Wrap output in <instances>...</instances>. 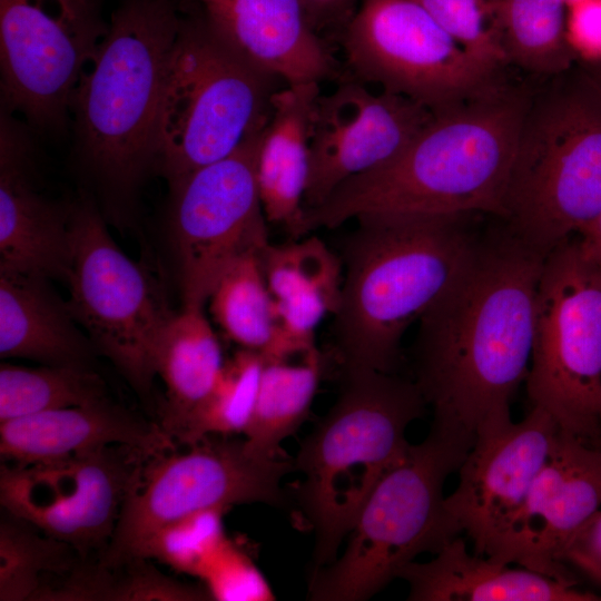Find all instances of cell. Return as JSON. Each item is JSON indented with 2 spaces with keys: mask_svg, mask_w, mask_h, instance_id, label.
Listing matches in <instances>:
<instances>
[{
  "mask_svg": "<svg viewBox=\"0 0 601 601\" xmlns=\"http://www.w3.org/2000/svg\"><path fill=\"white\" fill-rule=\"evenodd\" d=\"M264 357L239 348L224 361L209 393L189 415L178 442L191 445L209 435L245 432L256 402Z\"/></svg>",
  "mask_w": 601,
  "mask_h": 601,
  "instance_id": "obj_31",
  "label": "cell"
},
{
  "mask_svg": "<svg viewBox=\"0 0 601 601\" xmlns=\"http://www.w3.org/2000/svg\"><path fill=\"white\" fill-rule=\"evenodd\" d=\"M180 0H120L75 90L72 157L109 213L155 173L161 92Z\"/></svg>",
  "mask_w": 601,
  "mask_h": 601,
  "instance_id": "obj_3",
  "label": "cell"
},
{
  "mask_svg": "<svg viewBox=\"0 0 601 601\" xmlns=\"http://www.w3.org/2000/svg\"><path fill=\"white\" fill-rule=\"evenodd\" d=\"M313 30L319 33L331 27L344 26L362 0H299Z\"/></svg>",
  "mask_w": 601,
  "mask_h": 601,
  "instance_id": "obj_39",
  "label": "cell"
},
{
  "mask_svg": "<svg viewBox=\"0 0 601 601\" xmlns=\"http://www.w3.org/2000/svg\"><path fill=\"white\" fill-rule=\"evenodd\" d=\"M213 600L270 601L275 595L252 559L228 539L200 578Z\"/></svg>",
  "mask_w": 601,
  "mask_h": 601,
  "instance_id": "obj_36",
  "label": "cell"
},
{
  "mask_svg": "<svg viewBox=\"0 0 601 601\" xmlns=\"http://www.w3.org/2000/svg\"><path fill=\"white\" fill-rule=\"evenodd\" d=\"M560 426L543 408L532 406L514 423L511 417L482 426L459 467V483L445 506L484 555L524 502L550 457Z\"/></svg>",
  "mask_w": 601,
  "mask_h": 601,
  "instance_id": "obj_18",
  "label": "cell"
},
{
  "mask_svg": "<svg viewBox=\"0 0 601 601\" xmlns=\"http://www.w3.org/2000/svg\"><path fill=\"white\" fill-rule=\"evenodd\" d=\"M530 93L497 81L433 117L394 159L305 210L307 231L364 215L487 214L504 220Z\"/></svg>",
  "mask_w": 601,
  "mask_h": 601,
  "instance_id": "obj_2",
  "label": "cell"
},
{
  "mask_svg": "<svg viewBox=\"0 0 601 601\" xmlns=\"http://www.w3.org/2000/svg\"><path fill=\"white\" fill-rule=\"evenodd\" d=\"M105 398V382L91 368L0 365V422Z\"/></svg>",
  "mask_w": 601,
  "mask_h": 601,
  "instance_id": "obj_30",
  "label": "cell"
},
{
  "mask_svg": "<svg viewBox=\"0 0 601 601\" xmlns=\"http://www.w3.org/2000/svg\"><path fill=\"white\" fill-rule=\"evenodd\" d=\"M264 127L225 158L169 188L183 307L203 308L239 257L269 243L257 185Z\"/></svg>",
  "mask_w": 601,
  "mask_h": 601,
  "instance_id": "obj_14",
  "label": "cell"
},
{
  "mask_svg": "<svg viewBox=\"0 0 601 601\" xmlns=\"http://www.w3.org/2000/svg\"><path fill=\"white\" fill-rule=\"evenodd\" d=\"M114 445L155 456L174 443L159 424L108 398L0 422V456L9 465L23 466Z\"/></svg>",
  "mask_w": 601,
  "mask_h": 601,
  "instance_id": "obj_21",
  "label": "cell"
},
{
  "mask_svg": "<svg viewBox=\"0 0 601 601\" xmlns=\"http://www.w3.org/2000/svg\"><path fill=\"white\" fill-rule=\"evenodd\" d=\"M525 383L532 406L560 428L588 442L601 435V284L575 239L545 257Z\"/></svg>",
  "mask_w": 601,
  "mask_h": 601,
  "instance_id": "obj_10",
  "label": "cell"
},
{
  "mask_svg": "<svg viewBox=\"0 0 601 601\" xmlns=\"http://www.w3.org/2000/svg\"><path fill=\"white\" fill-rule=\"evenodd\" d=\"M214 30L244 58L286 85L318 82L334 60L299 0H195Z\"/></svg>",
  "mask_w": 601,
  "mask_h": 601,
  "instance_id": "obj_20",
  "label": "cell"
},
{
  "mask_svg": "<svg viewBox=\"0 0 601 601\" xmlns=\"http://www.w3.org/2000/svg\"><path fill=\"white\" fill-rule=\"evenodd\" d=\"M264 359L256 402L244 432L247 449L257 456H286L282 442L307 418L323 373V356L317 347L298 363Z\"/></svg>",
  "mask_w": 601,
  "mask_h": 601,
  "instance_id": "obj_26",
  "label": "cell"
},
{
  "mask_svg": "<svg viewBox=\"0 0 601 601\" xmlns=\"http://www.w3.org/2000/svg\"><path fill=\"white\" fill-rule=\"evenodd\" d=\"M149 457L139 450L114 445L23 466L1 463V506L72 545L82 558H98Z\"/></svg>",
  "mask_w": 601,
  "mask_h": 601,
  "instance_id": "obj_15",
  "label": "cell"
},
{
  "mask_svg": "<svg viewBox=\"0 0 601 601\" xmlns=\"http://www.w3.org/2000/svg\"><path fill=\"white\" fill-rule=\"evenodd\" d=\"M601 509V449L562 428L524 502L484 555L575 581L561 558L581 526Z\"/></svg>",
  "mask_w": 601,
  "mask_h": 601,
  "instance_id": "obj_17",
  "label": "cell"
},
{
  "mask_svg": "<svg viewBox=\"0 0 601 601\" xmlns=\"http://www.w3.org/2000/svg\"><path fill=\"white\" fill-rule=\"evenodd\" d=\"M259 253L239 257L220 277L207 302L226 337L239 348L266 357L275 339L276 321Z\"/></svg>",
  "mask_w": 601,
  "mask_h": 601,
  "instance_id": "obj_29",
  "label": "cell"
},
{
  "mask_svg": "<svg viewBox=\"0 0 601 601\" xmlns=\"http://www.w3.org/2000/svg\"><path fill=\"white\" fill-rule=\"evenodd\" d=\"M259 258L273 299L342 289V260L316 236L268 243Z\"/></svg>",
  "mask_w": 601,
  "mask_h": 601,
  "instance_id": "obj_32",
  "label": "cell"
},
{
  "mask_svg": "<svg viewBox=\"0 0 601 601\" xmlns=\"http://www.w3.org/2000/svg\"><path fill=\"white\" fill-rule=\"evenodd\" d=\"M601 211V81L584 66L531 95L504 223L549 255Z\"/></svg>",
  "mask_w": 601,
  "mask_h": 601,
  "instance_id": "obj_6",
  "label": "cell"
},
{
  "mask_svg": "<svg viewBox=\"0 0 601 601\" xmlns=\"http://www.w3.org/2000/svg\"><path fill=\"white\" fill-rule=\"evenodd\" d=\"M475 441L462 428L432 423L382 476L348 533L342 556L313 571L309 599L372 598L422 553H437L462 530L445 506L443 487Z\"/></svg>",
  "mask_w": 601,
  "mask_h": 601,
  "instance_id": "obj_7",
  "label": "cell"
},
{
  "mask_svg": "<svg viewBox=\"0 0 601 601\" xmlns=\"http://www.w3.org/2000/svg\"><path fill=\"white\" fill-rule=\"evenodd\" d=\"M329 411L294 461L298 519L315 534L314 570L335 561L375 485L406 452L407 426L427 405L413 380L396 373H344Z\"/></svg>",
  "mask_w": 601,
  "mask_h": 601,
  "instance_id": "obj_5",
  "label": "cell"
},
{
  "mask_svg": "<svg viewBox=\"0 0 601 601\" xmlns=\"http://www.w3.org/2000/svg\"><path fill=\"white\" fill-rule=\"evenodd\" d=\"M575 243L582 262L601 284V211L579 233Z\"/></svg>",
  "mask_w": 601,
  "mask_h": 601,
  "instance_id": "obj_40",
  "label": "cell"
},
{
  "mask_svg": "<svg viewBox=\"0 0 601 601\" xmlns=\"http://www.w3.org/2000/svg\"><path fill=\"white\" fill-rule=\"evenodd\" d=\"M433 114L406 97L372 92L354 78L319 93L311 116L305 209L322 204L347 179L394 159Z\"/></svg>",
  "mask_w": 601,
  "mask_h": 601,
  "instance_id": "obj_16",
  "label": "cell"
},
{
  "mask_svg": "<svg viewBox=\"0 0 601 601\" xmlns=\"http://www.w3.org/2000/svg\"><path fill=\"white\" fill-rule=\"evenodd\" d=\"M225 511H199L158 529L135 558L156 560L178 572L201 578L227 540L223 529Z\"/></svg>",
  "mask_w": 601,
  "mask_h": 601,
  "instance_id": "obj_33",
  "label": "cell"
},
{
  "mask_svg": "<svg viewBox=\"0 0 601 601\" xmlns=\"http://www.w3.org/2000/svg\"><path fill=\"white\" fill-rule=\"evenodd\" d=\"M566 3V7L579 1V0H563Z\"/></svg>",
  "mask_w": 601,
  "mask_h": 601,
  "instance_id": "obj_43",
  "label": "cell"
},
{
  "mask_svg": "<svg viewBox=\"0 0 601 601\" xmlns=\"http://www.w3.org/2000/svg\"><path fill=\"white\" fill-rule=\"evenodd\" d=\"M473 214L364 215L342 248L343 282L333 315L344 373H396L401 342L447 287L479 234Z\"/></svg>",
  "mask_w": 601,
  "mask_h": 601,
  "instance_id": "obj_4",
  "label": "cell"
},
{
  "mask_svg": "<svg viewBox=\"0 0 601 601\" xmlns=\"http://www.w3.org/2000/svg\"><path fill=\"white\" fill-rule=\"evenodd\" d=\"M566 39L582 62L601 60V0H579L568 6Z\"/></svg>",
  "mask_w": 601,
  "mask_h": 601,
  "instance_id": "obj_37",
  "label": "cell"
},
{
  "mask_svg": "<svg viewBox=\"0 0 601 601\" xmlns=\"http://www.w3.org/2000/svg\"><path fill=\"white\" fill-rule=\"evenodd\" d=\"M0 519V600L43 601L85 558L3 510Z\"/></svg>",
  "mask_w": 601,
  "mask_h": 601,
  "instance_id": "obj_27",
  "label": "cell"
},
{
  "mask_svg": "<svg viewBox=\"0 0 601 601\" xmlns=\"http://www.w3.org/2000/svg\"><path fill=\"white\" fill-rule=\"evenodd\" d=\"M318 82L277 89L264 127L257 159V185L268 223L297 239L308 233L304 197L309 173V128Z\"/></svg>",
  "mask_w": 601,
  "mask_h": 601,
  "instance_id": "obj_23",
  "label": "cell"
},
{
  "mask_svg": "<svg viewBox=\"0 0 601 601\" xmlns=\"http://www.w3.org/2000/svg\"><path fill=\"white\" fill-rule=\"evenodd\" d=\"M583 66L601 81V60L595 62H582Z\"/></svg>",
  "mask_w": 601,
  "mask_h": 601,
  "instance_id": "obj_41",
  "label": "cell"
},
{
  "mask_svg": "<svg viewBox=\"0 0 601 601\" xmlns=\"http://www.w3.org/2000/svg\"><path fill=\"white\" fill-rule=\"evenodd\" d=\"M343 29L354 79L380 85L432 111L496 81L497 71L466 52L414 0H362Z\"/></svg>",
  "mask_w": 601,
  "mask_h": 601,
  "instance_id": "obj_12",
  "label": "cell"
},
{
  "mask_svg": "<svg viewBox=\"0 0 601 601\" xmlns=\"http://www.w3.org/2000/svg\"><path fill=\"white\" fill-rule=\"evenodd\" d=\"M33 134L0 106V272L67 283L75 203L42 191Z\"/></svg>",
  "mask_w": 601,
  "mask_h": 601,
  "instance_id": "obj_19",
  "label": "cell"
},
{
  "mask_svg": "<svg viewBox=\"0 0 601 601\" xmlns=\"http://www.w3.org/2000/svg\"><path fill=\"white\" fill-rule=\"evenodd\" d=\"M277 77L228 45L195 0H180L158 119L155 173L171 188L264 127Z\"/></svg>",
  "mask_w": 601,
  "mask_h": 601,
  "instance_id": "obj_8",
  "label": "cell"
},
{
  "mask_svg": "<svg viewBox=\"0 0 601 601\" xmlns=\"http://www.w3.org/2000/svg\"><path fill=\"white\" fill-rule=\"evenodd\" d=\"M67 300L98 353L108 357L142 396L156 376L160 336L176 314L161 282L129 258L110 237L97 204L75 203Z\"/></svg>",
  "mask_w": 601,
  "mask_h": 601,
  "instance_id": "obj_9",
  "label": "cell"
},
{
  "mask_svg": "<svg viewBox=\"0 0 601 601\" xmlns=\"http://www.w3.org/2000/svg\"><path fill=\"white\" fill-rule=\"evenodd\" d=\"M98 353L49 279L0 272V356L90 368Z\"/></svg>",
  "mask_w": 601,
  "mask_h": 601,
  "instance_id": "obj_24",
  "label": "cell"
},
{
  "mask_svg": "<svg viewBox=\"0 0 601 601\" xmlns=\"http://www.w3.org/2000/svg\"><path fill=\"white\" fill-rule=\"evenodd\" d=\"M104 0H0L1 102L35 131L61 129L108 30Z\"/></svg>",
  "mask_w": 601,
  "mask_h": 601,
  "instance_id": "obj_13",
  "label": "cell"
},
{
  "mask_svg": "<svg viewBox=\"0 0 601 601\" xmlns=\"http://www.w3.org/2000/svg\"><path fill=\"white\" fill-rule=\"evenodd\" d=\"M472 57L497 71L509 59L495 0H414Z\"/></svg>",
  "mask_w": 601,
  "mask_h": 601,
  "instance_id": "obj_34",
  "label": "cell"
},
{
  "mask_svg": "<svg viewBox=\"0 0 601 601\" xmlns=\"http://www.w3.org/2000/svg\"><path fill=\"white\" fill-rule=\"evenodd\" d=\"M224 359L220 345L203 308L181 307L158 342L154 365L166 387L160 428L174 443L215 384Z\"/></svg>",
  "mask_w": 601,
  "mask_h": 601,
  "instance_id": "obj_25",
  "label": "cell"
},
{
  "mask_svg": "<svg viewBox=\"0 0 601 601\" xmlns=\"http://www.w3.org/2000/svg\"><path fill=\"white\" fill-rule=\"evenodd\" d=\"M496 18L508 59L546 76L575 65L565 32L563 0H495Z\"/></svg>",
  "mask_w": 601,
  "mask_h": 601,
  "instance_id": "obj_28",
  "label": "cell"
},
{
  "mask_svg": "<svg viewBox=\"0 0 601 601\" xmlns=\"http://www.w3.org/2000/svg\"><path fill=\"white\" fill-rule=\"evenodd\" d=\"M503 220L477 234L447 287L418 321L414 382L436 424L476 432L511 417L533 349L545 257Z\"/></svg>",
  "mask_w": 601,
  "mask_h": 601,
  "instance_id": "obj_1",
  "label": "cell"
},
{
  "mask_svg": "<svg viewBox=\"0 0 601 601\" xmlns=\"http://www.w3.org/2000/svg\"><path fill=\"white\" fill-rule=\"evenodd\" d=\"M591 443L601 449V435L595 440L591 441Z\"/></svg>",
  "mask_w": 601,
  "mask_h": 601,
  "instance_id": "obj_42",
  "label": "cell"
},
{
  "mask_svg": "<svg viewBox=\"0 0 601 601\" xmlns=\"http://www.w3.org/2000/svg\"><path fill=\"white\" fill-rule=\"evenodd\" d=\"M187 446L145 461L100 561L117 564L135 558L158 529L199 511L253 502L285 504L280 482L295 471L293 459L254 455L245 439L229 435H209Z\"/></svg>",
  "mask_w": 601,
  "mask_h": 601,
  "instance_id": "obj_11",
  "label": "cell"
},
{
  "mask_svg": "<svg viewBox=\"0 0 601 601\" xmlns=\"http://www.w3.org/2000/svg\"><path fill=\"white\" fill-rule=\"evenodd\" d=\"M561 561L601 587V509L574 534Z\"/></svg>",
  "mask_w": 601,
  "mask_h": 601,
  "instance_id": "obj_38",
  "label": "cell"
},
{
  "mask_svg": "<svg viewBox=\"0 0 601 601\" xmlns=\"http://www.w3.org/2000/svg\"><path fill=\"white\" fill-rule=\"evenodd\" d=\"M397 579L411 601H601V595L525 569L471 553L460 535L427 562L413 561Z\"/></svg>",
  "mask_w": 601,
  "mask_h": 601,
  "instance_id": "obj_22",
  "label": "cell"
},
{
  "mask_svg": "<svg viewBox=\"0 0 601 601\" xmlns=\"http://www.w3.org/2000/svg\"><path fill=\"white\" fill-rule=\"evenodd\" d=\"M207 590L176 581L159 572L145 558H130L117 564H107L99 601H204Z\"/></svg>",
  "mask_w": 601,
  "mask_h": 601,
  "instance_id": "obj_35",
  "label": "cell"
}]
</instances>
